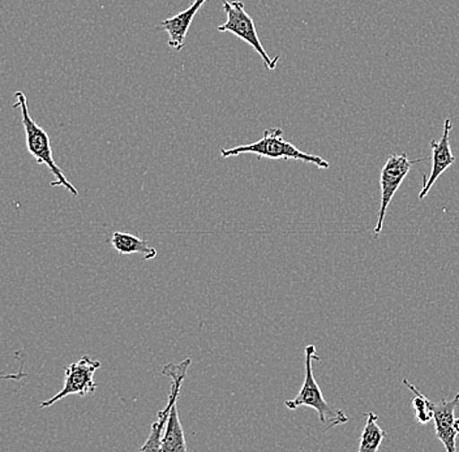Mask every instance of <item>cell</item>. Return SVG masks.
I'll return each instance as SVG.
<instances>
[{
	"label": "cell",
	"mask_w": 459,
	"mask_h": 452,
	"mask_svg": "<svg viewBox=\"0 0 459 452\" xmlns=\"http://www.w3.org/2000/svg\"><path fill=\"white\" fill-rule=\"evenodd\" d=\"M205 2L206 0H194V3L186 10L160 22V30L168 31V45L170 47L178 51L182 50L189 27Z\"/></svg>",
	"instance_id": "cell-10"
},
{
	"label": "cell",
	"mask_w": 459,
	"mask_h": 452,
	"mask_svg": "<svg viewBox=\"0 0 459 452\" xmlns=\"http://www.w3.org/2000/svg\"><path fill=\"white\" fill-rule=\"evenodd\" d=\"M455 431H457L458 436H459V419H455Z\"/></svg>",
	"instance_id": "cell-15"
},
{
	"label": "cell",
	"mask_w": 459,
	"mask_h": 452,
	"mask_svg": "<svg viewBox=\"0 0 459 452\" xmlns=\"http://www.w3.org/2000/svg\"><path fill=\"white\" fill-rule=\"evenodd\" d=\"M403 385L407 386L409 390H411V393L415 395L414 399H412V408L415 411L416 422L420 423V425H427V423L432 422L435 419L433 403L430 402L426 395L421 394L412 383H410L409 380H403Z\"/></svg>",
	"instance_id": "cell-14"
},
{
	"label": "cell",
	"mask_w": 459,
	"mask_h": 452,
	"mask_svg": "<svg viewBox=\"0 0 459 452\" xmlns=\"http://www.w3.org/2000/svg\"><path fill=\"white\" fill-rule=\"evenodd\" d=\"M240 154H256L257 158L285 159V161L292 159V161L312 163L321 170H328L330 167V163L326 159L314 156V154L304 153L291 142L286 141L281 128L266 130L264 132L263 139L254 144L235 146V148L221 150L222 158L237 157Z\"/></svg>",
	"instance_id": "cell-2"
},
{
	"label": "cell",
	"mask_w": 459,
	"mask_h": 452,
	"mask_svg": "<svg viewBox=\"0 0 459 452\" xmlns=\"http://www.w3.org/2000/svg\"><path fill=\"white\" fill-rule=\"evenodd\" d=\"M192 364L191 359H186L180 364H168L163 366V376L170 377L172 380L170 395H169L168 405L158 414L157 420L152 425L151 434L146 438L145 443L140 448V451H160L162 445L163 433H165L166 423L172 405L178 403L180 397V388H182L183 380H186V371Z\"/></svg>",
	"instance_id": "cell-7"
},
{
	"label": "cell",
	"mask_w": 459,
	"mask_h": 452,
	"mask_svg": "<svg viewBox=\"0 0 459 452\" xmlns=\"http://www.w3.org/2000/svg\"><path fill=\"white\" fill-rule=\"evenodd\" d=\"M14 98L17 102L14 103L13 108L22 110V125H24L25 137H27L29 154L36 159L39 165L48 166V171L56 177V180L51 182V187H63L74 196H79L77 188L71 184V182H68L67 177L63 174L62 168L54 161L50 137H48V132L34 122L33 117L29 113L28 99L24 91H16Z\"/></svg>",
	"instance_id": "cell-1"
},
{
	"label": "cell",
	"mask_w": 459,
	"mask_h": 452,
	"mask_svg": "<svg viewBox=\"0 0 459 452\" xmlns=\"http://www.w3.org/2000/svg\"><path fill=\"white\" fill-rule=\"evenodd\" d=\"M452 120L446 119L444 123V133L440 141H430L432 148V171L429 177H423V188L419 193V199L423 200L429 193L430 188L433 187L438 177L443 175L446 168L455 165V157L453 156L452 149H450V132H452Z\"/></svg>",
	"instance_id": "cell-8"
},
{
	"label": "cell",
	"mask_w": 459,
	"mask_h": 452,
	"mask_svg": "<svg viewBox=\"0 0 459 452\" xmlns=\"http://www.w3.org/2000/svg\"><path fill=\"white\" fill-rule=\"evenodd\" d=\"M459 407V393L452 400L441 399L438 403H433L435 412L436 436L443 442L447 452L457 451L455 439L458 433L455 429V409Z\"/></svg>",
	"instance_id": "cell-9"
},
{
	"label": "cell",
	"mask_w": 459,
	"mask_h": 452,
	"mask_svg": "<svg viewBox=\"0 0 459 452\" xmlns=\"http://www.w3.org/2000/svg\"><path fill=\"white\" fill-rule=\"evenodd\" d=\"M100 368V362L97 360L91 359L89 356H82L77 362H74L67 366L65 373V386L62 390L51 397L41 403L42 409L51 407L59 400L70 397V395H80V397H88L96 393L99 383L94 380V374Z\"/></svg>",
	"instance_id": "cell-6"
},
{
	"label": "cell",
	"mask_w": 459,
	"mask_h": 452,
	"mask_svg": "<svg viewBox=\"0 0 459 452\" xmlns=\"http://www.w3.org/2000/svg\"><path fill=\"white\" fill-rule=\"evenodd\" d=\"M111 247L120 254H143L145 260H153L157 257V249L151 247L146 240L140 239L128 233H114L110 239Z\"/></svg>",
	"instance_id": "cell-11"
},
{
	"label": "cell",
	"mask_w": 459,
	"mask_h": 452,
	"mask_svg": "<svg viewBox=\"0 0 459 452\" xmlns=\"http://www.w3.org/2000/svg\"><path fill=\"white\" fill-rule=\"evenodd\" d=\"M223 11L226 13V22L220 25L217 30L222 31V33L234 34L238 38L243 39L244 42H247V44L256 50V53L264 60L265 67L269 71L275 70L277 63L280 62V56L277 55L274 59H272L268 55L263 44H261L260 38H258L254 20L244 10L243 3L238 2V0H234V2L225 0L223 2Z\"/></svg>",
	"instance_id": "cell-4"
},
{
	"label": "cell",
	"mask_w": 459,
	"mask_h": 452,
	"mask_svg": "<svg viewBox=\"0 0 459 452\" xmlns=\"http://www.w3.org/2000/svg\"><path fill=\"white\" fill-rule=\"evenodd\" d=\"M427 158L410 159L406 153L393 154L387 158L385 166L381 170L380 187H381V206L378 211V219L376 223L375 239H378L381 231H383L384 220H385L386 210L392 202L393 197L400 190L404 177L409 175L412 166L416 163L426 161Z\"/></svg>",
	"instance_id": "cell-5"
},
{
	"label": "cell",
	"mask_w": 459,
	"mask_h": 452,
	"mask_svg": "<svg viewBox=\"0 0 459 452\" xmlns=\"http://www.w3.org/2000/svg\"><path fill=\"white\" fill-rule=\"evenodd\" d=\"M160 451H186L185 431H183L179 414H178V403L172 405L170 416H169L168 423H166L165 433H163L162 445H160Z\"/></svg>",
	"instance_id": "cell-12"
},
{
	"label": "cell",
	"mask_w": 459,
	"mask_h": 452,
	"mask_svg": "<svg viewBox=\"0 0 459 452\" xmlns=\"http://www.w3.org/2000/svg\"><path fill=\"white\" fill-rule=\"evenodd\" d=\"M366 426H364L363 433L360 437V446L359 452H376L380 448L381 442L386 437V431L378 426V416L373 412H367Z\"/></svg>",
	"instance_id": "cell-13"
},
{
	"label": "cell",
	"mask_w": 459,
	"mask_h": 452,
	"mask_svg": "<svg viewBox=\"0 0 459 452\" xmlns=\"http://www.w3.org/2000/svg\"><path fill=\"white\" fill-rule=\"evenodd\" d=\"M306 356V377H304L303 386H301L299 394L292 400H286L285 405L290 411H295L299 407L314 408L317 412L320 422L326 425V429H333L335 426L343 425L349 422V417L343 414L342 409L333 408L332 405L324 399L320 386L316 382L314 376V362L320 360L317 354L316 345H307L304 350Z\"/></svg>",
	"instance_id": "cell-3"
}]
</instances>
